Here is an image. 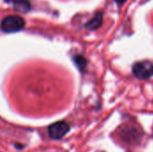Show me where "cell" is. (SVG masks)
I'll return each mask as SVG.
<instances>
[{"label": "cell", "instance_id": "cell-2", "mask_svg": "<svg viewBox=\"0 0 153 152\" xmlns=\"http://www.w3.org/2000/svg\"><path fill=\"white\" fill-rule=\"evenodd\" d=\"M132 73L139 80H148L153 76V64L150 61L137 62L133 65Z\"/></svg>", "mask_w": 153, "mask_h": 152}, {"label": "cell", "instance_id": "cell-4", "mask_svg": "<svg viewBox=\"0 0 153 152\" xmlns=\"http://www.w3.org/2000/svg\"><path fill=\"white\" fill-rule=\"evenodd\" d=\"M102 22H103V14L101 13H97L93 16V18L85 24V27L90 30H95L102 25Z\"/></svg>", "mask_w": 153, "mask_h": 152}, {"label": "cell", "instance_id": "cell-9", "mask_svg": "<svg viewBox=\"0 0 153 152\" xmlns=\"http://www.w3.org/2000/svg\"><path fill=\"white\" fill-rule=\"evenodd\" d=\"M7 2H10V1H12V0H6Z\"/></svg>", "mask_w": 153, "mask_h": 152}, {"label": "cell", "instance_id": "cell-7", "mask_svg": "<svg viewBox=\"0 0 153 152\" xmlns=\"http://www.w3.org/2000/svg\"><path fill=\"white\" fill-rule=\"evenodd\" d=\"M115 1L117 2V4H119V5H122V4H124V3H125L126 0H115Z\"/></svg>", "mask_w": 153, "mask_h": 152}, {"label": "cell", "instance_id": "cell-5", "mask_svg": "<svg viewBox=\"0 0 153 152\" xmlns=\"http://www.w3.org/2000/svg\"><path fill=\"white\" fill-rule=\"evenodd\" d=\"M13 8L20 13H27L30 9V4L28 0H15L13 3Z\"/></svg>", "mask_w": 153, "mask_h": 152}, {"label": "cell", "instance_id": "cell-1", "mask_svg": "<svg viewBox=\"0 0 153 152\" xmlns=\"http://www.w3.org/2000/svg\"><path fill=\"white\" fill-rule=\"evenodd\" d=\"M25 26V21L19 15H9L3 19L1 29L5 33H13L22 30Z\"/></svg>", "mask_w": 153, "mask_h": 152}, {"label": "cell", "instance_id": "cell-6", "mask_svg": "<svg viewBox=\"0 0 153 152\" xmlns=\"http://www.w3.org/2000/svg\"><path fill=\"white\" fill-rule=\"evenodd\" d=\"M74 62L75 64V65L77 66V68L82 72L83 73L87 67V61L85 59L84 56H81V55H77V56H74Z\"/></svg>", "mask_w": 153, "mask_h": 152}, {"label": "cell", "instance_id": "cell-3", "mask_svg": "<svg viewBox=\"0 0 153 152\" xmlns=\"http://www.w3.org/2000/svg\"><path fill=\"white\" fill-rule=\"evenodd\" d=\"M69 129L70 127L67 123L60 121L49 125L48 128V133L51 139L60 140L66 135V133L69 132Z\"/></svg>", "mask_w": 153, "mask_h": 152}, {"label": "cell", "instance_id": "cell-8", "mask_svg": "<svg viewBox=\"0 0 153 152\" xmlns=\"http://www.w3.org/2000/svg\"><path fill=\"white\" fill-rule=\"evenodd\" d=\"M15 148L18 149V150H21V149L23 148V146H22V145H17V144H15Z\"/></svg>", "mask_w": 153, "mask_h": 152}]
</instances>
